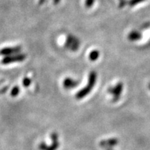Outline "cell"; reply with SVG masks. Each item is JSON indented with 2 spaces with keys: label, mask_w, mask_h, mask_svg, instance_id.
I'll use <instances>...</instances> for the list:
<instances>
[{
  "label": "cell",
  "mask_w": 150,
  "mask_h": 150,
  "mask_svg": "<svg viewBox=\"0 0 150 150\" xmlns=\"http://www.w3.org/2000/svg\"><path fill=\"white\" fill-rule=\"evenodd\" d=\"M97 75L96 72L92 71L90 72L88 75V84L85 88H82L81 90L78 92L76 95V98L77 99H81L82 98L85 97L86 95H88L90 93H91L93 88L95 86V83L97 81Z\"/></svg>",
  "instance_id": "1"
},
{
  "label": "cell",
  "mask_w": 150,
  "mask_h": 150,
  "mask_svg": "<svg viewBox=\"0 0 150 150\" xmlns=\"http://www.w3.org/2000/svg\"><path fill=\"white\" fill-rule=\"evenodd\" d=\"M52 141V144L50 146H48L45 143H41L38 145L40 150H56L59 147L58 143V136L56 133H52L50 136Z\"/></svg>",
  "instance_id": "2"
},
{
  "label": "cell",
  "mask_w": 150,
  "mask_h": 150,
  "mask_svg": "<svg viewBox=\"0 0 150 150\" xmlns=\"http://www.w3.org/2000/svg\"><path fill=\"white\" fill-rule=\"evenodd\" d=\"M80 45V42L78 38L72 35H68L66 38V43H65V47L68 49H70L71 51H76L79 49Z\"/></svg>",
  "instance_id": "3"
},
{
  "label": "cell",
  "mask_w": 150,
  "mask_h": 150,
  "mask_svg": "<svg viewBox=\"0 0 150 150\" xmlns=\"http://www.w3.org/2000/svg\"><path fill=\"white\" fill-rule=\"evenodd\" d=\"M26 55L24 54H17L11 56H6L3 58L1 61V63L4 65L10 64V63L22 62L26 58Z\"/></svg>",
  "instance_id": "4"
},
{
  "label": "cell",
  "mask_w": 150,
  "mask_h": 150,
  "mask_svg": "<svg viewBox=\"0 0 150 150\" xmlns=\"http://www.w3.org/2000/svg\"><path fill=\"white\" fill-rule=\"evenodd\" d=\"M108 93L113 96V101H117L120 97L123 91V83L119 82L117 83L114 87L110 88L108 89Z\"/></svg>",
  "instance_id": "5"
},
{
  "label": "cell",
  "mask_w": 150,
  "mask_h": 150,
  "mask_svg": "<svg viewBox=\"0 0 150 150\" xmlns=\"http://www.w3.org/2000/svg\"><path fill=\"white\" fill-rule=\"evenodd\" d=\"M21 51V47H6L0 51V54L3 56H11L17 54H20Z\"/></svg>",
  "instance_id": "6"
},
{
  "label": "cell",
  "mask_w": 150,
  "mask_h": 150,
  "mask_svg": "<svg viewBox=\"0 0 150 150\" xmlns=\"http://www.w3.org/2000/svg\"><path fill=\"white\" fill-rule=\"evenodd\" d=\"M79 85V82L77 81H75L70 77H67L63 81V86L66 89H71L74 88Z\"/></svg>",
  "instance_id": "7"
},
{
  "label": "cell",
  "mask_w": 150,
  "mask_h": 150,
  "mask_svg": "<svg viewBox=\"0 0 150 150\" xmlns=\"http://www.w3.org/2000/svg\"><path fill=\"white\" fill-rule=\"evenodd\" d=\"M118 143V140L116 138H109L108 140H104L99 143V146L101 147H111L116 145Z\"/></svg>",
  "instance_id": "8"
},
{
  "label": "cell",
  "mask_w": 150,
  "mask_h": 150,
  "mask_svg": "<svg viewBox=\"0 0 150 150\" xmlns=\"http://www.w3.org/2000/svg\"><path fill=\"white\" fill-rule=\"evenodd\" d=\"M142 38V34L139 31H133L129 33V36H128V39L130 41H140Z\"/></svg>",
  "instance_id": "9"
},
{
  "label": "cell",
  "mask_w": 150,
  "mask_h": 150,
  "mask_svg": "<svg viewBox=\"0 0 150 150\" xmlns=\"http://www.w3.org/2000/svg\"><path fill=\"white\" fill-rule=\"evenodd\" d=\"M99 56V52L97 50H93L89 54V58L92 61H95Z\"/></svg>",
  "instance_id": "10"
},
{
  "label": "cell",
  "mask_w": 150,
  "mask_h": 150,
  "mask_svg": "<svg viewBox=\"0 0 150 150\" xmlns=\"http://www.w3.org/2000/svg\"><path fill=\"white\" fill-rule=\"evenodd\" d=\"M19 93H20L19 86H15V87H13V89L11 90V97H15L18 95Z\"/></svg>",
  "instance_id": "11"
},
{
  "label": "cell",
  "mask_w": 150,
  "mask_h": 150,
  "mask_svg": "<svg viewBox=\"0 0 150 150\" xmlns=\"http://www.w3.org/2000/svg\"><path fill=\"white\" fill-rule=\"evenodd\" d=\"M145 1V0H130L129 1V5L130 6H136V5L143 2V1Z\"/></svg>",
  "instance_id": "12"
},
{
  "label": "cell",
  "mask_w": 150,
  "mask_h": 150,
  "mask_svg": "<svg viewBox=\"0 0 150 150\" xmlns=\"http://www.w3.org/2000/svg\"><path fill=\"white\" fill-rule=\"evenodd\" d=\"M31 80L30 78L24 77V79H23L22 83H23V86H24V87H28V86H29L30 84H31Z\"/></svg>",
  "instance_id": "13"
},
{
  "label": "cell",
  "mask_w": 150,
  "mask_h": 150,
  "mask_svg": "<svg viewBox=\"0 0 150 150\" xmlns=\"http://www.w3.org/2000/svg\"><path fill=\"white\" fill-rule=\"evenodd\" d=\"M94 3L95 0H86L85 4H86V6L87 8H91L93 6V5L94 4Z\"/></svg>",
  "instance_id": "14"
},
{
  "label": "cell",
  "mask_w": 150,
  "mask_h": 150,
  "mask_svg": "<svg viewBox=\"0 0 150 150\" xmlns=\"http://www.w3.org/2000/svg\"><path fill=\"white\" fill-rule=\"evenodd\" d=\"M53 1H54V4H59V2L61 0H53Z\"/></svg>",
  "instance_id": "15"
},
{
  "label": "cell",
  "mask_w": 150,
  "mask_h": 150,
  "mask_svg": "<svg viewBox=\"0 0 150 150\" xmlns=\"http://www.w3.org/2000/svg\"><path fill=\"white\" fill-rule=\"evenodd\" d=\"M45 0H39V4L40 5H42V4H43L45 3Z\"/></svg>",
  "instance_id": "16"
},
{
  "label": "cell",
  "mask_w": 150,
  "mask_h": 150,
  "mask_svg": "<svg viewBox=\"0 0 150 150\" xmlns=\"http://www.w3.org/2000/svg\"><path fill=\"white\" fill-rule=\"evenodd\" d=\"M149 90H150V83L149 84Z\"/></svg>",
  "instance_id": "17"
}]
</instances>
